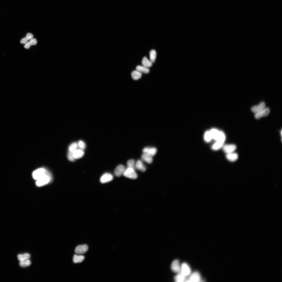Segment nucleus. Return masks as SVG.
Masks as SVG:
<instances>
[{
  "mask_svg": "<svg viewBox=\"0 0 282 282\" xmlns=\"http://www.w3.org/2000/svg\"><path fill=\"white\" fill-rule=\"evenodd\" d=\"M51 176L49 173L46 170L45 174L36 180V184L38 186H41L48 184L50 181Z\"/></svg>",
  "mask_w": 282,
  "mask_h": 282,
  "instance_id": "obj_1",
  "label": "nucleus"
},
{
  "mask_svg": "<svg viewBox=\"0 0 282 282\" xmlns=\"http://www.w3.org/2000/svg\"><path fill=\"white\" fill-rule=\"evenodd\" d=\"M123 175L126 177L132 179H136L138 177L135 169L131 168H127Z\"/></svg>",
  "mask_w": 282,
  "mask_h": 282,
  "instance_id": "obj_2",
  "label": "nucleus"
},
{
  "mask_svg": "<svg viewBox=\"0 0 282 282\" xmlns=\"http://www.w3.org/2000/svg\"><path fill=\"white\" fill-rule=\"evenodd\" d=\"M46 171V169L43 168L37 169L34 171L32 174L33 179L36 180L39 179L45 174Z\"/></svg>",
  "mask_w": 282,
  "mask_h": 282,
  "instance_id": "obj_3",
  "label": "nucleus"
},
{
  "mask_svg": "<svg viewBox=\"0 0 282 282\" xmlns=\"http://www.w3.org/2000/svg\"><path fill=\"white\" fill-rule=\"evenodd\" d=\"M191 272V269L189 265L186 263H183L181 267L179 273H180L186 276L189 275Z\"/></svg>",
  "mask_w": 282,
  "mask_h": 282,
  "instance_id": "obj_4",
  "label": "nucleus"
},
{
  "mask_svg": "<svg viewBox=\"0 0 282 282\" xmlns=\"http://www.w3.org/2000/svg\"><path fill=\"white\" fill-rule=\"evenodd\" d=\"M201 280V276L198 272H195L192 274L189 278L186 279L187 282H199Z\"/></svg>",
  "mask_w": 282,
  "mask_h": 282,
  "instance_id": "obj_5",
  "label": "nucleus"
},
{
  "mask_svg": "<svg viewBox=\"0 0 282 282\" xmlns=\"http://www.w3.org/2000/svg\"><path fill=\"white\" fill-rule=\"evenodd\" d=\"M236 148V146L233 144H227L223 146L224 151L227 154L234 152Z\"/></svg>",
  "mask_w": 282,
  "mask_h": 282,
  "instance_id": "obj_6",
  "label": "nucleus"
},
{
  "mask_svg": "<svg viewBox=\"0 0 282 282\" xmlns=\"http://www.w3.org/2000/svg\"><path fill=\"white\" fill-rule=\"evenodd\" d=\"M270 112V109L266 107L260 112L255 114V118L257 119H259L262 117L267 116L269 114Z\"/></svg>",
  "mask_w": 282,
  "mask_h": 282,
  "instance_id": "obj_7",
  "label": "nucleus"
},
{
  "mask_svg": "<svg viewBox=\"0 0 282 282\" xmlns=\"http://www.w3.org/2000/svg\"><path fill=\"white\" fill-rule=\"evenodd\" d=\"M126 169L123 165H121L118 166L115 169L114 173L115 175L119 177L123 175Z\"/></svg>",
  "mask_w": 282,
  "mask_h": 282,
  "instance_id": "obj_8",
  "label": "nucleus"
},
{
  "mask_svg": "<svg viewBox=\"0 0 282 282\" xmlns=\"http://www.w3.org/2000/svg\"><path fill=\"white\" fill-rule=\"evenodd\" d=\"M266 108V105L264 102H262L259 105L253 107L251 110L255 114L262 111Z\"/></svg>",
  "mask_w": 282,
  "mask_h": 282,
  "instance_id": "obj_9",
  "label": "nucleus"
},
{
  "mask_svg": "<svg viewBox=\"0 0 282 282\" xmlns=\"http://www.w3.org/2000/svg\"><path fill=\"white\" fill-rule=\"evenodd\" d=\"M113 179V176L111 174L106 173L104 174L101 177L100 181L102 183H105L112 181Z\"/></svg>",
  "mask_w": 282,
  "mask_h": 282,
  "instance_id": "obj_10",
  "label": "nucleus"
},
{
  "mask_svg": "<svg viewBox=\"0 0 282 282\" xmlns=\"http://www.w3.org/2000/svg\"><path fill=\"white\" fill-rule=\"evenodd\" d=\"M88 249V247L86 244L79 245L75 250V252L78 254H81L86 252Z\"/></svg>",
  "mask_w": 282,
  "mask_h": 282,
  "instance_id": "obj_11",
  "label": "nucleus"
},
{
  "mask_svg": "<svg viewBox=\"0 0 282 282\" xmlns=\"http://www.w3.org/2000/svg\"><path fill=\"white\" fill-rule=\"evenodd\" d=\"M157 150L155 147H146L143 150V152L144 153H147L152 156L155 155L157 153Z\"/></svg>",
  "mask_w": 282,
  "mask_h": 282,
  "instance_id": "obj_12",
  "label": "nucleus"
},
{
  "mask_svg": "<svg viewBox=\"0 0 282 282\" xmlns=\"http://www.w3.org/2000/svg\"><path fill=\"white\" fill-rule=\"evenodd\" d=\"M181 267L179 261L177 260H175L172 263V270L174 272H179L180 270Z\"/></svg>",
  "mask_w": 282,
  "mask_h": 282,
  "instance_id": "obj_13",
  "label": "nucleus"
},
{
  "mask_svg": "<svg viewBox=\"0 0 282 282\" xmlns=\"http://www.w3.org/2000/svg\"><path fill=\"white\" fill-rule=\"evenodd\" d=\"M73 155L75 159H79L83 156L84 152L82 150L77 149L73 152Z\"/></svg>",
  "mask_w": 282,
  "mask_h": 282,
  "instance_id": "obj_14",
  "label": "nucleus"
},
{
  "mask_svg": "<svg viewBox=\"0 0 282 282\" xmlns=\"http://www.w3.org/2000/svg\"><path fill=\"white\" fill-rule=\"evenodd\" d=\"M152 156L147 153H144L141 156L142 159L148 164H151L153 161Z\"/></svg>",
  "mask_w": 282,
  "mask_h": 282,
  "instance_id": "obj_15",
  "label": "nucleus"
},
{
  "mask_svg": "<svg viewBox=\"0 0 282 282\" xmlns=\"http://www.w3.org/2000/svg\"><path fill=\"white\" fill-rule=\"evenodd\" d=\"M136 168L142 172H144L146 170L145 166L140 160H138L136 163Z\"/></svg>",
  "mask_w": 282,
  "mask_h": 282,
  "instance_id": "obj_16",
  "label": "nucleus"
},
{
  "mask_svg": "<svg viewBox=\"0 0 282 282\" xmlns=\"http://www.w3.org/2000/svg\"><path fill=\"white\" fill-rule=\"evenodd\" d=\"M238 155L234 152L227 154L226 158L228 160L231 162H234L238 159Z\"/></svg>",
  "mask_w": 282,
  "mask_h": 282,
  "instance_id": "obj_17",
  "label": "nucleus"
},
{
  "mask_svg": "<svg viewBox=\"0 0 282 282\" xmlns=\"http://www.w3.org/2000/svg\"><path fill=\"white\" fill-rule=\"evenodd\" d=\"M210 131L212 139L216 141H217L218 137L220 131L217 129L213 128Z\"/></svg>",
  "mask_w": 282,
  "mask_h": 282,
  "instance_id": "obj_18",
  "label": "nucleus"
},
{
  "mask_svg": "<svg viewBox=\"0 0 282 282\" xmlns=\"http://www.w3.org/2000/svg\"><path fill=\"white\" fill-rule=\"evenodd\" d=\"M131 76L132 79L134 80H138L141 78L142 74L137 70L133 71L131 73Z\"/></svg>",
  "mask_w": 282,
  "mask_h": 282,
  "instance_id": "obj_19",
  "label": "nucleus"
},
{
  "mask_svg": "<svg viewBox=\"0 0 282 282\" xmlns=\"http://www.w3.org/2000/svg\"><path fill=\"white\" fill-rule=\"evenodd\" d=\"M153 63L151 61L148 59L146 57H144L142 61V64L143 66L148 68L152 66Z\"/></svg>",
  "mask_w": 282,
  "mask_h": 282,
  "instance_id": "obj_20",
  "label": "nucleus"
},
{
  "mask_svg": "<svg viewBox=\"0 0 282 282\" xmlns=\"http://www.w3.org/2000/svg\"><path fill=\"white\" fill-rule=\"evenodd\" d=\"M33 36L32 33H28L27 34L26 36L21 40V43L22 44H26L28 41L33 38Z\"/></svg>",
  "mask_w": 282,
  "mask_h": 282,
  "instance_id": "obj_21",
  "label": "nucleus"
},
{
  "mask_svg": "<svg viewBox=\"0 0 282 282\" xmlns=\"http://www.w3.org/2000/svg\"><path fill=\"white\" fill-rule=\"evenodd\" d=\"M224 143L219 141H217L212 146V148L214 150H218L223 147Z\"/></svg>",
  "mask_w": 282,
  "mask_h": 282,
  "instance_id": "obj_22",
  "label": "nucleus"
},
{
  "mask_svg": "<svg viewBox=\"0 0 282 282\" xmlns=\"http://www.w3.org/2000/svg\"><path fill=\"white\" fill-rule=\"evenodd\" d=\"M136 70L142 73H148L150 71L149 69L143 66H138L136 68Z\"/></svg>",
  "mask_w": 282,
  "mask_h": 282,
  "instance_id": "obj_23",
  "label": "nucleus"
},
{
  "mask_svg": "<svg viewBox=\"0 0 282 282\" xmlns=\"http://www.w3.org/2000/svg\"><path fill=\"white\" fill-rule=\"evenodd\" d=\"M84 259V257L82 255H74V256L73 261L74 263H81Z\"/></svg>",
  "mask_w": 282,
  "mask_h": 282,
  "instance_id": "obj_24",
  "label": "nucleus"
},
{
  "mask_svg": "<svg viewBox=\"0 0 282 282\" xmlns=\"http://www.w3.org/2000/svg\"><path fill=\"white\" fill-rule=\"evenodd\" d=\"M37 43V41L36 39L32 38L30 41L27 42L24 46V47L27 49L30 48L32 45H35Z\"/></svg>",
  "mask_w": 282,
  "mask_h": 282,
  "instance_id": "obj_25",
  "label": "nucleus"
},
{
  "mask_svg": "<svg viewBox=\"0 0 282 282\" xmlns=\"http://www.w3.org/2000/svg\"><path fill=\"white\" fill-rule=\"evenodd\" d=\"M204 139L207 142H210L212 139V136L210 131H208L205 133L204 135Z\"/></svg>",
  "mask_w": 282,
  "mask_h": 282,
  "instance_id": "obj_26",
  "label": "nucleus"
},
{
  "mask_svg": "<svg viewBox=\"0 0 282 282\" xmlns=\"http://www.w3.org/2000/svg\"><path fill=\"white\" fill-rule=\"evenodd\" d=\"M30 256L28 253H26L22 254H19L17 256V258L20 261H23L25 260L29 259L30 258Z\"/></svg>",
  "mask_w": 282,
  "mask_h": 282,
  "instance_id": "obj_27",
  "label": "nucleus"
},
{
  "mask_svg": "<svg viewBox=\"0 0 282 282\" xmlns=\"http://www.w3.org/2000/svg\"><path fill=\"white\" fill-rule=\"evenodd\" d=\"M186 276L180 273L176 275L175 278V281L176 282H183L186 280Z\"/></svg>",
  "mask_w": 282,
  "mask_h": 282,
  "instance_id": "obj_28",
  "label": "nucleus"
},
{
  "mask_svg": "<svg viewBox=\"0 0 282 282\" xmlns=\"http://www.w3.org/2000/svg\"><path fill=\"white\" fill-rule=\"evenodd\" d=\"M157 57V53L156 51L154 50H152L150 52V61L153 63L155 62Z\"/></svg>",
  "mask_w": 282,
  "mask_h": 282,
  "instance_id": "obj_29",
  "label": "nucleus"
},
{
  "mask_svg": "<svg viewBox=\"0 0 282 282\" xmlns=\"http://www.w3.org/2000/svg\"><path fill=\"white\" fill-rule=\"evenodd\" d=\"M20 261V265L22 267H25L29 266L31 264V262L29 259Z\"/></svg>",
  "mask_w": 282,
  "mask_h": 282,
  "instance_id": "obj_30",
  "label": "nucleus"
},
{
  "mask_svg": "<svg viewBox=\"0 0 282 282\" xmlns=\"http://www.w3.org/2000/svg\"><path fill=\"white\" fill-rule=\"evenodd\" d=\"M78 144L76 142H74L71 144L69 148V151L73 152L77 149L78 147Z\"/></svg>",
  "mask_w": 282,
  "mask_h": 282,
  "instance_id": "obj_31",
  "label": "nucleus"
},
{
  "mask_svg": "<svg viewBox=\"0 0 282 282\" xmlns=\"http://www.w3.org/2000/svg\"><path fill=\"white\" fill-rule=\"evenodd\" d=\"M127 168H131L135 169L136 168V163L133 159H130L127 163Z\"/></svg>",
  "mask_w": 282,
  "mask_h": 282,
  "instance_id": "obj_32",
  "label": "nucleus"
},
{
  "mask_svg": "<svg viewBox=\"0 0 282 282\" xmlns=\"http://www.w3.org/2000/svg\"><path fill=\"white\" fill-rule=\"evenodd\" d=\"M78 146L80 149L83 150L86 147V145L85 143L82 141H79L78 144Z\"/></svg>",
  "mask_w": 282,
  "mask_h": 282,
  "instance_id": "obj_33",
  "label": "nucleus"
},
{
  "mask_svg": "<svg viewBox=\"0 0 282 282\" xmlns=\"http://www.w3.org/2000/svg\"><path fill=\"white\" fill-rule=\"evenodd\" d=\"M67 157L68 159L71 161H73L75 159L73 157V152L69 151L68 153Z\"/></svg>",
  "mask_w": 282,
  "mask_h": 282,
  "instance_id": "obj_34",
  "label": "nucleus"
}]
</instances>
